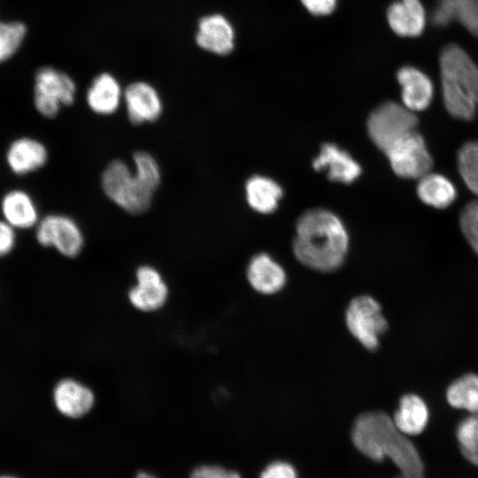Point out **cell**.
<instances>
[{
    "mask_svg": "<svg viewBox=\"0 0 478 478\" xmlns=\"http://www.w3.org/2000/svg\"><path fill=\"white\" fill-rule=\"evenodd\" d=\"M429 411L426 402L418 395L406 394L400 399L392 418L396 427L406 436L420 434L428 425Z\"/></svg>",
    "mask_w": 478,
    "mask_h": 478,
    "instance_id": "7402d4cb",
    "label": "cell"
},
{
    "mask_svg": "<svg viewBox=\"0 0 478 478\" xmlns=\"http://www.w3.org/2000/svg\"><path fill=\"white\" fill-rule=\"evenodd\" d=\"M27 35V25L18 19H0V65L12 59L21 49Z\"/></svg>",
    "mask_w": 478,
    "mask_h": 478,
    "instance_id": "484cf974",
    "label": "cell"
},
{
    "mask_svg": "<svg viewBox=\"0 0 478 478\" xmlns=\"http://www.w3.org/2000/svg\"><path fill=\"white\" fill-rule=\"evenodd\" d=\"M195 40L200 49L225 56L234 50V27L221 14L206 15L198 21Z\"/></svg>",
    "mask_w": 478,
    "mask_h": 478,
    "instance_id": "4fadbf2b",
    "label": "cell"
},
{
    "mask_svg": "<svg viewBox=\"0 0 478 478\" xmlns=\"http://www.w3.org/2000/svg\"><path fill=\"white\" fill-rule=\"evenodd\" d=\"M404 105L412 112L428 108L433 99L434 86L430 78L413 66H404L397 71Z\"/></svg>",
    "mask_w": 478,
    "mask_h": 478,
    "instance_id": "2e32d148",
    "label": "cell"
},
{
    "mask_svg": "<svg viewBox=\"0 0 478 478\" xmlns=\"http://www.w3.org/2000/svg\"><path fill=\"white\" fill-rule=\"evenodd\" d=\"M458 167L467 188L478 196V141L468 142L460 148Z\"/></svg>",
    "mask_w": 478,
    "mask_h": 478,
    "instance_id": "83f0119b",
    "label": "cell"
},
{
    "mask_svg": "<svg viewBox=\"0 0 478 478\" xmlns=\"http://www.w3.org/2000/svg\"><path fill=\"white\" fill-rule=\"evenodd\" d=\"M387 19L395 34L413 37L422 33L426 14L420 0H397L389 6Z\"/></svg>",
    "mask_w": 478,
    "mask_h": 478,
    "instance_id": "d6986e66",
    "label": "cell"
},
{
    "mask_svg": "<svg viewBox=\"0 0 478 478\" xmlns=\"http://www.w3.org/2000/svg\"><path fill=\"white\" fill-rule=\"evenodd\" d=\"M136 478H154V477L147 473H140L137 474Z\"/></svg>",
    "mask_w": 478,
    "mask_h": 478,
    "instance_id": "d590c367",
    "label": "cell"
},
{
    "mask_svg": "<svg viewBox=\"0 0 478 478\" xmlns=\"http://www.w3.org/2000/svg\"><path fill=\"white\" fill-rule=\"evenodd\" d=\"M3 220L15 229L35 227L39 222V212L34 198L22 189H12L1 200Z\"/></svg>",
    "mask_w": 478,
    "mask_h": 478,
    "instance_id": "ac0fdd59",
    "label": "cell"
},
{
    "mask_svg": "<svg viewBox=\"0 0 478 478\" xmlns=\"http://www.w3.org/2000/svg\"><path fill=\"white\" fill-rule=\"evenodd\" d=\"M454 19L478 37V0H437L432 23L445 26Z\"/></svg>",
    "mask_w": 478,
    "mask_h": 478,
    "instance_id": "44dd1931",
    "label": "cell"
},
{
    "mask_svg": "<svg viewBox=\"0 0 478 478\" xmlns=\"http://www.w3.org/2000/svg\"><path fill=\"white\" fill-rule=\"evenodd\" d=\"M446 399L454 408L478 414V375L467 374L454 381L447 389Z\"/></svg>",
    "mask_w": 478,
    "mask_h": 478,
    "instance_id": "d4e9b609",
    "label": "cell"
},
{
    "mask_svg": "<svg viewBox=\"0 0 478 478\" xmlns=\"http://www.w3.org/2000/svg\"><path fill=\"white\" fill-rule=\"evenodd\" d=\"M76 93L73 79L59 69L45 66L35 73L33 103L37 112L44 118L54 119L63 107L72 105Z\"/></svg>",
    "mask_w": 478,
    "mask_h": 478,
    "instance_id": "277c9868",
    "label": "cell"
},
{
    "mask_svg": "<svg viewBox=\"0 0 478 478\" xmlns=\"http://www.w3.org/2000/svg\"><path fill=\"white\" fill-rule=\"evenodd\" d=\"M100 185L104 196L122 211L135 215L146 212L154 193L127 162L114 158L103 169Z\"/></svg>",
    "mask_w": 478,
    "mask_h": 478,
    "instance_id": "3957f363",
    "label": "cell"
},
{
    "mask_svg": "<svg viewBox=\"0 0 478 478\" xmlns=\"http://www.w3.org/2000/svg\"><path fill=\"white\" fill-rule=\"evenodd\" d=\"M246 199L249 205L261 213L274 212L282 195L281 188L270 178L251 177L245 185Z\"/></svg>",
    "mask_w": 478,
    "mask_h": 478,
    "instance_id": "cb8c5ba5",
    "label": "cell"
},
{
    "mask_svg": "<svg viewBox=\"0 0 478 478\" xmlns=\"http://www.w3.org/2000/svg\"><path fill=\"white\" fill-rule=\"evenodd\" d=\"M35 238L40 245L53 248L68 258L78 257L85 246L81 226L63 213H50L41 218L35 227Z\"/></svg>",
    "mask_w": 478,
    "mask_h": 478,
    "instance_id": "5b68a950",
    "label": "cell"
},
{
    "mask_svg": "<svg viewBox=\"0 0 478 478\" xmlns=\"http://www.w3.org/2000/svg\"><path fill=\"white\" fill-rule=\"evenodd\" d=\"M441 78L447 79L478 105V67L459 45H446L440 55Z\"/></svg>",
    "mask_w": 478,
    "mask_h": 478,
    "instance_id": "8fae6325",
    "label": "cell"
},
{
    "mask_svg": "<svg viewBox=\"0 0 478 478\" xmlns=\"http://www.w3.org/2000/svg\"><path fill=\"white\" fill-rule=\"evenodd\" d=\"M312 166L317 171H326L331 181L342 183L352 182L361 172L359 165L349 153L332 143L322 146Z\"/></svg>",
    "mask_w": 478,
    "mask_h": 478,
    "instance_id": "e0dca14e",
    "label": "cell"
},
{
    "mask_svg": "<svg viewBox=\"0 0 478 478\" xmlns=\"http://www.w3.org/2000/svg\"><path fill=\"white\" fill-rule=\"evenodd\" d=\"M384 153L394 173L403 178L419 179L433 166L425 141L415 130L397 140Z\"/></svg>",
    "mask_w": 478,
    "mask_h": 478,
    "instance_id": "ba28073f",
    "label": "cell"
},
{
    "mask_svg": "<svg viewBox=\"0 0 478 478\" xmlns=\"http://www.w3.org/2000/svg\"><path fill=\"white\" fill-rule=\"evenodd\" d=\"M260 478H297V473L289 463L276 461L265 468Z\"/></svg>",
    "mask_w": 478,
    "mask_h": 478,
    "instance_id": "836d02e7",
    "label": "cell"
},
{
    "mask_svg": "<svg viewBox=\"0 0 478 478\" xmlns=\"http://www.w3.org/2000/svg\"><path fill=\"white\" fill-rule=\"evenodd\" d=\"M348 246L347 231L334 213L313 209L298 220L294 253L305 266L320 272L334 271L343 264Z\"/></svg>",
    "mask_w": 478,
    "mask_h": 478,
    "instance_id": "7a4b0ae2",
    "label": "cell"
},
{
    "mask_svg": "<svg viewBox=\"0 0 478 478\" xmlns=\"http://www.w3.org/2000/svg\"><path fill=\"white\" fill-rule=\"evenodd\" d=\"M457 438L462 455L478 466V414H473L459 424Z\"/></svg>",
    "mask_w": 478,
    "mask_h": 478,
    "instance_id": "f546056e",
    "label": "cell"
},
{
    "mask_svg": "<svg viewBox=\"0 0 478 478\" xmlns=\"http://www.w3.org/2000/svg\"><path fill=\"white\" fill-rule=\"evenodd\" d=\"M190 478H241L239 474L218 466H201L196 468Z\"/></svg>",
    "mask_w": 478,
    "mask_h": 478,
    "instance_id": "d6a6232c",
    "label": "cell"
},
{
    "mask_svg": "<svg viewBox=\"0 0 478 478\" xmlns=\"http://www.w3.org/2000/svg\"><path fill=\"white\" fill-rule=\"evenodd\" d=\"M306 10L316 16L328 15L334 12L337 0H300Z\"/></svg>",
    "mask_w": 478,
    "mask_h": 478,
    "instance_id": "e575fe53",
    "label": "cell"
},
{
    "mask_svg": "<svg viewBox=\"0 0 478 478\" xmlns=\"http://www.w3.org/2000/svg\"><path fill=\"white\" fill-rule=\"evenodd\" d=\"M460 227L466 239L478 255V199L465 206L460 215Z\"/></svg>",
    "mask_w": 478,
    "mask_h": 478,
    "instance_id": "4dcf8cb0",
    "label": "cell"
},
{
    "mask_svg": "<svg viewBox=\"0 0 478 478\" xmlns=\"http://www.w3.org/2000/svg\"><path fill=\"white\" fill-rule=\"evenodd\" d=\"M5 158L13 173L25 175L43 167L48 161L49 152L41 141L23 136L10 143Z\"/></svg>",
    "mask_w": 478,
    "mask_h": 478,
    "instance_id": "9a60e30c",
    "label": "cell"
},
{
    "mask_svg": "<svg viewBox=\"0 0 478 478\" xmlns=\"http://www.w3.org/2000/svg\"><path fill=\"white\" fill-rule=\"evenodd\" d=\"M15 228L5 220H0V258L12 252L16 244Z\"/></svg>",
    "mask_w": 478,
    "mask_h": 478,
    "instance_id": "1f68e13d",
    "label": "cell"
},
{
    "mask_svg": "<svg viewBox=\"0 0 478 478\" xmlns=\"http://www.w3.org/2000/svg\"><path fill=\"white\" fill-rule=\"evenodd\" d=\"M247 278L251 287L262 294H274L286 282L283 268L266 253L251 258L247 267Z\"/></svg>",
    "mask_w": 478,
    "mask_h": 478,
    "instance_id": "ffe728a7",
    "label": "cell"
},
{
    "mask_svg": "<svg viewBox=\"0 0 478 478\" xmlns=\"http://www.w3.org/2000/svg\"><path fill=\"white\" fill-rule=\"evenodd\" d=\"M443 104L454 118L469 120L476 112L477 104L450 81L441 78Z\"/></svg>",
    "mask_w": 478,
    "mask_h": 478,
    "instance_id": "4316f807",
    "label": "cell"
},
{
    "mask_svg": "<svg viewBox=\"0 0 478 478\" xmlns=\"http://www.w3.org/2000/svg\"><path fill=\"white\" fill-rule=\"evenodd\" d=\"M132 166L143 183L156 192L162 181L161 167L156 158L146 150H137L132 156Z\"/></svg>",
    "mask_w": 478,
    "mask_h": 478,
    "instance_id": "f1b7e54d",
    "label": "cell"
},
{
    "mask_svg": "<svg viewBox=\"0 0 478 478\" xmlns=\"http://www.w3.org/2000/svg\"><path fill=\"white\" fill-rule=\"evenodd\" d=\"M352 442L364 455L376 461L388 457L399 470L396 478H423L424 466L412 443L381 411L360 414L351 429Z\"/></svg>",
    "mask_w": 478,
    "mask_h": 478,
    "instance_id": "6da1fadb",
    "label": "cell"
},
{
    "mask_svg": "<svg viewBox=\"0 0 478 478\" xmlns=\"http://www.w3.org/2000/svg\"><path fill=\"white\" fill-rule=\"evenodd\" d=\"M124 89L110 73L97 74L89 84L85 100L89 109L99 116H111L123 104Z\"/></svg>",
    "mask_w": 478,
    "mask_h": 478,
    "instance_id": "5bb4252c",
    "label": "cell"
},
{
    "mask_svg": "<svg viewBox=\"0 0 478 478\" xmlns=\"http://www.w3.org/2000/svg\"><path fill=\"white\" fill-rule=\"evenodd\" d=\"M52 400L56 410L61 415L79 419L93 409L96 395L86 383L72 377H66L54 385Z\"/></svg>",
    "mask_w": 478,
    "mask_h": 478,
    "instance_id": "7c38bea8",
    "label": "cell"
},
{
    "mask_svg": "<svg viewBox=\"0 0 478 478\" xmlns=\"http://www.w3.org/2000/svg\"><path fill=\"white\" fill-rule=\"evenodd\" d=\"M0 478H19V477L13 474H2L0 475Z\"/></svg>",
    "mask_w": 478,
    "mask_h": 478,
    "instance_id": "8d00e7d4",
    "label": "cell"
},
{
    "mask_svg": "<svg viewBox=\"0 0 478 478\" xmlns=\"http://www.w3.org/2000/svg\"><path fill=\"white\" fill-rule=\"evenodd\" d=\"M123 104L129 122L135 126L158 120L164 111L159 92L144 81H133L124 89Z\"/></svg>",
    "mask_w": 478,
    "mask_h": 478,
    "instance_id": "30bf717a",
    "label": "cell"
},
{
    "mask_svg": "<svg viewBox=\"0 0 478 478\" xmlns=\"http://www.w3.org/2000/svg\"><path fill=\"white\" fill-rule=\"evenodd\" d=\"M135 283L127 292L130 305L139 312H153L160 310L169 297V288L160 271L150 265L138 266Z\"/></svg>",
    "mask_w": 478,
    "mask_h": 478,
    "instance_id": "9c48e42d",
    "label": "cell"
},
{
    "mask_svg": "<svg viewBox=\"0 0 478 478\" xmlns=\"http://www.w3.org/2000/svg\"><path fill=\"white\" fill-rule=\"evenodd\" d=\"M418 119L413 112L394 102L381 104L367 120V132L374 143L385 151L405 135L415 130Z\"/></svg>",
    "mask_w": 478,
    "mask_h": 478,
    "instance_id": "8992f818",
    "label": "cell"
},
{
    "mask_svg": "<svg viewBox=\"0 0 478 478\" xmlns=\"http://www.w3.org/2000/svg\"><path fill=\"white\" fill-rule=\"evenodd\" d=\"M345 320L353 336L370 351L377 349L380 336L388 328L380 304L366 295L357 297L351 301L346 310Z\"/></svg>",
    "mask_w": 478,
    "mask_h": 478,
    "instance_id": "52a82bcc",
    "label": "cell"
},
{
    "mask_svg": "<svg viewBox=\"0 0 478 478\" xmlns=\"http://www.w3.org/2000/svg\"><path fill=\"white\" fill-rule=\"evenodd\" d=\"M417 194L424 204L443 209L454 202L457 191L448 178L429 172L419 178Z\"/></svg>",
    "mask_w": 478,
    "mask_h": 478,
    "instance_id": "603a6c76",
    "label": "cell"
}]
</instances>
